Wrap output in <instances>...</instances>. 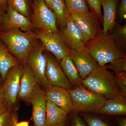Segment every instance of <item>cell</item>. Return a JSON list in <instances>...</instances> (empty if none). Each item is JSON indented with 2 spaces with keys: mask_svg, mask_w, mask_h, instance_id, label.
<instances>
[{
  "mask_svg": "<svg viewBox=\"0 0 126 126\" xmlns=\"http://www.w3.org/2000/svg\"><path fill=\"white\" fill-rule=\"evenodd\" d=\"M0 38L21 65L26 63L27 57L38 39L36 33L32 30L23 32L19 29L0 32Z\"/></svg>",
  "mask_w": 126,
  "mask_h": 126,
  "instance_id": "cell-1",
  "label": "cell"
},
{
  "mask_svg": "<svg viewBox=\"0 0 126 126\" xmlns=\"http://www.w3.org/2000/svg\"><path fill=\"white\" fill-rule=\"evenodd\" d=\"M82 84L89 90L107 99L121 95L114 73L104 66L97 67L82 80Z\"/></svg>",
  "mask_w": 126,
  "mask_h": 126,
  "instance_id": "cell-2",
  "label": "cell"
},
{
  "mask_svg": "<svg viewBox=\"0 0 126 126\" xmlns=\"http://www.w3.org/2000/svg\"><path fill=\"white\" fill-rule=\"evenodd\" d=\"M85 49L100 66L126 57V53L115 44L112 34H100L86 43Z\"/></svg>",
  "mask_w": 126,
  "mask_h": 126,
  "instance_id": "cell-3",
  "label": "cell"
},
{
  "mask_svg": "<svg viewBox=\"0 0 126 126\" xmlns=\"http://www.w3.org/2000/svg\"><path fill=\"white\" fill-rule=\"evenodd\" d=\"M74 106V112L97 113L106 99L89 90L82 85L69 90Z\"/></svg>",
  "mask_w": 126,
  "mask_h": 126,
  "instance_id": "cell-4",
  "label": "cell"
},
{
  "mask_svg": "<svg viewBox=\"0 0 126 126\" xmlns=\"http://www.w3.org/2000/svg\"><path fill=\"white\" fill-rule=\"evenodd\" d=\"M44 47L41 42L37 41L26 60V63L29 66L35 77L38 84L43 89L49 88L50 85L47 81L45 76L46 59Z\"/></svg>",
  "mask_w": 126,
  "mask_h": 126,
  "instance_id": "cell-5",
  "label": "cell"
},
{
  "mask_svg": "<svg viewBox=\"0 0 126 126\" xmlns=\"http://www.w3.org/2000/svg\"><path fill=\"white\" fill-rule=\"evenodd\" d=\"M32 8L33 27L50 32H59L55 16L44 0H34Z\"/></svg>",
  "mask_w": 126,
  "mask_h": 126,
  "instance_id": "cell-6",
  "label": "cell"
},
{
  "mask_svg": "<svg viewBox=\"0 0 126 126\" xmlns=\"http://www.w3.org/2000/svg\"><path fill=\"white\" fill-rule=\"evenodd\" d=\"M22 70V65L13 67L9 69L3 81L5 101L9 108L16 111L19 109L18 97Z\"/></svg>",
  "mask_w": 126,
  "mask_h": 126,
  "instance_id": "cell-7",
  "label": "cell"
},
{
  "mask_svg": "<svg viewBox=\"0 0 126 126\" xmlns=\"http://www.w3.org/2000/svg\"><path fill=\"white\" fill-rule=\"evenodd\" d=\"M36 34L45 50L52 53L58 61L69 56L70 49L63 41L59 31L50 32L39 30Z\"/></svg>",
  "mask_w": 126,
  "mask_h": 126,
  "instance_id": "cell-8",
  "label": "cell"
},
{
  "mask_svg": "<svg viewBox=\"0 0 126 126\" xmlns=\"http://www.w3.org/2000/svg\"><path fill=\"white\" fill-rule=\"evenodd\" d=\"M72 19L79 27L83 34L86 43L102 33L99 25V19L96 15L71 14Z\"/></svg>",
  "mask_w": 126,
  "mask_h": 126,
  "instance_id": "cell-9",
  "label": "cell"
},
{
  "mask_svg": "<svg viewBox=\"0 0 126 126\" xmlns=\"http://www.w3.org/2000/svg\"><path fill=\"white\" fill-rule=\"evenodd\" d=\"M45 54L46 59L45 76L49 84L68 90L72 89V85L64 74L58 60L51 55Z\"/></svg>",
  "mask_w": 126,
  "mask_h": 126,
  "instance_id": "cell-10",
  "label": "cell"
},
{
  "mask_svg": "<svg viewBox=\"0 0 126 126\" xmlns=\"http://www.w3.org/2000/svg\"><path fill=\"white\" fill-rule=\"evenodd\" d=\"M60 33L63 41L69 49L79 51L85 49L86 43L83 34L70 15L66 26L62 28Z\"/></svg>",
  "mask_w": 126,
  "mask_h": 126,
  "instance_id": "cell-11",
  "label": "cell"
},
{
  "mask_svg": "<svg viewBox=\"0 0 126 126\" xmlns=\"http://www.w3.org/2000/svg\"><path fill=\"white\" fill-rule=\"evenodd\" d=\"M46 101L45 92L38 84L30 98V103L33 107L31 119L33 126H47Z\"/></svg>",
  "mask_w": 126,
  "mask_h": 126,
  "instance_id": "cell-12",
  "label": "cell"
},
{
  "mask_svg": "<svg viewBox=\"0 0 126 126\" xmlns=\"http://www.w3.org/2000/svg\"><path fill=\"white\" fill-rule=\"evenodd\" d=\"M69 56L74 63L82 80L99 66L97 61L86 49H70Z\"/></svg>",
  "mask_w": 126,
  "mask_h": 126,
  "instance_id": "cell-13",
  "label": "cell"
},
{
  "mask_svg": "<svg viewBox=\"0 0 126 126\" xmlns=\"http://www.w3.org/2000/svg\"><path fill=\"white\" fill-rule=\"evenodd\" d=\"M46 101L53 103L68 114L74 112V106L69 90L57 86H51L43 89Z\"/></svg>",
  "mask_w": 126,
  "mask_h": 126,
  "instance_id": "cell-14",
  "label": "cell"
},
{
  "mask_svg": "<svg viewBox=\"0 0 126 126\" xmlns=\"http://www.w3.org/2000/svg\"><path fill=\"white\" fill-rule=\"evenodd\" d=\"M2 27L4 31L19 29L21 31L27 32L32 30L33 26L29 17L7 7V12L2 16Z\"/></svg>",
  "mask_w": 126,
  "mask_h": 126,
  "instance_id": "cell-15",
  "label": "cell"
},
{
  "mask_svg": "<svg viewBox=\"0 0 126 126\" xmlns=\"http://www.w3.org/2000/svg\"><path fill=\"white\" fill-rule=\"evenodd\" d=\"M22 67L18 99L29 106L31 96L38 83L33 73L27 63L22 65Z\"/></svg>",
  "mask_w": 126,
  "mask_h": 126,
  "instance_id": "cell-16",
  "label": "cell"
},
{
  "mask_svg": "<svg viewBox=\"0 0 126 126\" xmlns=\"http://www.w3.org/2000/svg\"><path fill=\"white\" fill-rule=\"evenodd\" d=\"M119 0H101L103 9V34L111 33L116 24L117 7Z\"/></svg>",
  "mask_w": 126,
  "mask_h": 126,
  "instance_id": "cell-17",
  "label": "cell"
},
{
  "mask_svg": "<svg viewBox=\"0 0 126 126\" xmlns=\"http://www.w3.org/2000/svg\"><path fill=\"white\" fill-rule=\"evenodd\" d=\"M97 113L126 115V97L119 95L113 98L106 99L103 106Z\"/></svg>",
  "mask_w": 126,
  "mask_h": 126,
  "instance_id": "cell-18",
  "label": "cell"
},
{
  "mask_svg": "<svg viewBox=\"0 0 126 126\" xmlns=\"http://www.w3.org/2000/svg\"><path fill=\"white\" fill-rule=\"evenodd\" d=\"M21 66L17 59L9 51L7 47L0 41V75L2 81L11 68Z\"/></svg>",
  "mask_w": 126,
  "mask_h": 126,
  "instance_id": "cell-19",
  "label": "cell"
},
{
  "mask_svg": "<svg viewBox=\"0 0 126 126\" xmlns=\"http://www.w3.org/2000/svg\"><path fill=\"white\" fill-rule=\"evenodd\" d=\"M46 107L47 126L56 125L66 119L67 113L53 103L47 101Z\"/></svg>",
  "mask_w": 126,
  "mask_h": 126,
  "instance_id": "cell-20",
  "label": "cell"
},
{
  "mask_svg": "<svg viewBox=\"0 0 126 126\" xmlns=\"http://www.w3.org/2000/svg\"><path fill=\"white\" fill-rule=\"evenodd\" d=\"M60 65L72 86L77 87L82 85V79L70 56H66L62 59L60 60Z\"/></svg>",
  "mask_w": 126,
  "mask_h": 126,
  "instance_id": "cell-21",
  "label": "cell"
},
{
  "mask_svg": "<svg viewBox=\"0 0 126 126\" xmlns=\"http://www.w3.org/2000/svg\"><path fill=\"white\" fill-rule=\"evenodd\" d=\"M50 9L55 16L56 23L61 28L65 27L70 14L64 0H52Z\"/></svg>",
  "mask_w": 126,
  "mask_h": 126,
  "instance_id": "cell-22",
  "label": "cell"
},
{
  "mask_svg": "<svg viewBox=\"0 0 126 126\" xmlns=\"http://www.w3.org/2000/svg\"><path fill=\"white\" fill-rule=\"evenodd\" d=\"M69 14L88 15L90 13L86 0H64Z\"/></svg>",
  "mask_w": 126,
  "mask_h": 126,
  "instance_id": "cell-23",
  "label": "cell"
},
{
  "mask_svg": "<svg viewBox=\"0 0 126 126\" xmlns=\"http://www.w3.org/2000/svg\"><path fill=\"white\" fill-rule=\"evenodd\" d=\"M112 35L116 44L120 49L126 50V25H122L116 22L112 31Z\"/></svg>",
  "mask_w": 126,
  "mask_h": 126,
  "instance_id": "cell-24",
  "label": "cell"
},
{
  "mask_svg": "<svg viewBox=\"0 0 126 126\" xmlns=\"http://www.w3.org/2000/svg\"><path fill=\"white\" fill-rule=\"evenodd\" d=\"M17 111L9 108L0 115V126H15L18 122Z\"/></svg>",
  "mask_w": 126,
  "mask_h": 126,
  "instance_id": "cell-25",
  "label": "cell"
},
{
  "mask_svg": "<svg viewBox=\"0 0 126 126\" xmlns=\"http://www.w3.org/2000/svg\"><path fill=\"white\" fill-rule=\"evenodd\" d=\"M7 7L26 17H29L30 14L29 4L28 0H8Z\"/></svg>",
  "mask_w": 126,
  "mask_h": 126,
  "instance_id": "cell-26",
  "label": "cell"
},
{
  "mask_svg": "<svg viewBox=\"0 0 126 126\" xmlns=\"http://www.w3.org/2000/svg\"><path fill=\"white\" fill-rule=\"evenodd\" d=\"M104 67L107 69H110L114 73L126 71V57L118 59L111 63L106 64Z\"/></svg>",
  "mask_w": 126,
  "mask_h": 126,
  "instance_id": "cell-27",
  "label": "cell"
},
{
  "mask_svg": "<svg viewBox=\"0 0 126 126\" xmlns=\"http://www.w3.org/2000/svg\"><path fill=\"white\" fill-rule=\"evenodd\" d=\"M89 7L90 8V12L94 14L97 16L100 20H102L101 0H86Z\"/></svg>",
  "mask_w": 126,
  "mask_h": 126,
  "instance_id": "cell-28",
  "label": "cell"
},
{
  "mask_svg": "<svg viewBox=\"0 0 126 126\" xmlns=\"http://www.w3.org/2000/svg\"><path fill=\"white\" fill-rule=\"evenodd\" d=\"M115 76L116 81L121 89V95L126 97V72L115 73Z\"/></svg>",
  "mask_w": 126,
  "mask_h": 126,
  "instance_id": "cell-29",
  "label": "cell"
},
{
  "mask_svg": "<svg viewBox=\"0 0 126 126\" xmlns=\"http://www.w3.org/2000/svg\"><path fill=\"white\" fill-rule=\"evenodd\" d=\"M88 126H110L107 123L98 118L88 115L83 116Z\"/></svg>",
  "mask_w": 126,
  "mask_h": 126,
  "instance_id": "cell-30",
  "label": "cell"
},
{
  "mask_svg": "<svg viewBox=\"0 0 126 126\" xmlns=\"http://www.w3.org/2000/svg\"><path fill=\"white\" fill-rule=\"evenodd\" d=\"M126 0H121L118 11L119 23H122L126 19Z\"/></svg>",
  "mask_w": 126,
  "mask_h": 126,
  "instance_id": "cell-31",
  "label": "cell"
},
{
  "mask_svg": "<svg viewBox=\"0 0 126 126\" xmlns=\"http://www.w3.org/2000/svg\"><path fill=\"white\" fill-rule=\"evenodd\" d=\"M71 126H87L82 119L78 115H73L70 119Z\"/></svg>",
  "mask_w": 126,
  "mask_h": 126,
  "instance_id": "cell-32",
  "label": "cell"
},
{
  "mask_svg": "<svg viewBox=\"0 0 126 126\" xmlns=\"http://www.w3.org/2000/svg\"><path fill=\"white\" fill-rule=\"evenodd\" d=\"M9 108V106L5 101L0 102V115L6 111Z\"/></svg>",
  "mask_w": 126,
  "mask_h": 126,
  "instance_id": "cell-33",
  "label": "cell"
},
{
  "mask_svg": "<svg viewBox=\"0 0 126 126\" xmlns=\"http://www.w3.org/2000/svg\"><path fill=\"white\" fill-rule=\"evenodd\" d=\"M5 101L4 94L3 82L0 80V102Z\"/></svg>",
  "mask_w": 126,
  "mask_h": 126,
  "instance_id": "cell-34",
  "label": "cell"
},
{
  "mask_svg": "<svg viewBox=\"0 0 126 126\" xmlns=\"http://www.w3.org/2000/svg\"><path fill=\"white\" fill-rule=\"evenodd\" d=\"M7 1L8 0H0V7H1L3 10H7Z\"/></svg>",
  "mask_w": 126,
  "mask_h": 126,
  "instance_id": "cell-35",
  "label": "cell"
},
{
  "mask_svg": "<svg viewBox=\"0 0 126 126\" xmlns=\"http://www.w3.org/2000/svg\"><path fill=\"white\" fill-rule=\"evenodd\" d=\"M15 126H30L29 122V121H23L20 122H18Z\"/></svg>",
  "mask_w": 126,
  "mask_h": 126,
  "instance_id": "cell-36",
  "label": "cell"
},
{
  "mask_svg": "<svg viewBox=\"0 0 126 126\" xmlns=\"http://www.w3.org/2000/svg\"><path fill=\"white\" fill-rule=\"evenodd\" d=\"M119 126H126V117L122 118L118 121Z\"/></svg>",
  "mask_w": 126,
  "mask_h": 126,
  "instance_id": "cell-37",
  "label": "cell"
},
{
  "mask_svg": "<svg viewBox=\"0 0 126 126\" xmlns=\"http://www.w3.org/2000/svg\"><path fill=\"white\" fill-rule=\"evenodd\" d=\"M4 14V10L0 7V32L1 31V29L2 28V18Z\"/></svg>",
  "mask_w": 126,
  "mask_h": 126,
  "instance_id": "cell-38",
  "label": "cell"
},
{
  "mask_svg": "<svg viewBox=\"0 0 126 126\" xmlns=\"http://www.w3.org/2000/svg\"><path fill=\"white\" fill-rule=\"evenodd\" d=\"M52 126H70L68 124L67 122V119L64 120V121L59 123V124H56V125H54Z\"/></svg>",
  "mask_w": 126,
  "mask_h": 126,
  "instance_id": "cell-39",
  "label": "cell"
},
{
  "mask_svg": "<svg viewBox=\"0 0 126 126\" xmlns=\"http://www.w3.org/2000/svg\"><path fill=\"white\" fill-rule=\"evenodd\" d=\"M44 0L47 5L48 6V7L50 9L52 0Z\"/></svg>",
  "mask_w": 126,
  "mask_h": 126,
  "instance_id": "cell-40",
  "label": "cell"
},
{
  "mask_svg": "<svg viewBox=\"0 0 126 126\" xmlns=\"http://www.w3.org/2000/svg\"><path fill=\"white\" fill-rule=\"evenodd\" d=\"M0 80H2V79H1V78L0 75Z\"/></svg>",
  "mask_w": 126,
  "mask_h": 126,
  "instance_id": "cell-41",
  "label": "cell"
}]
</instances>
